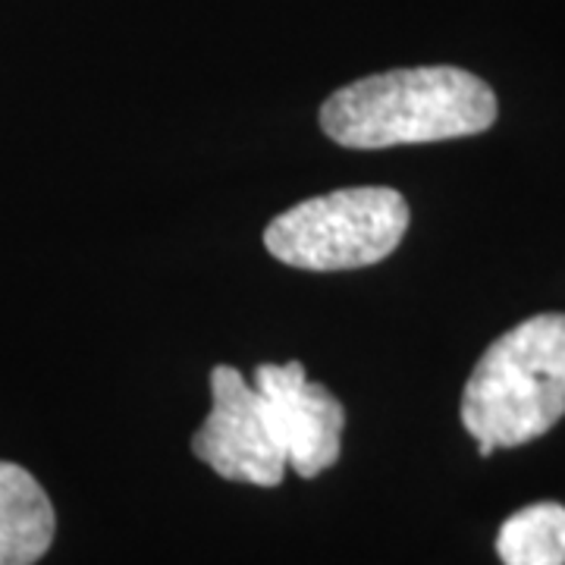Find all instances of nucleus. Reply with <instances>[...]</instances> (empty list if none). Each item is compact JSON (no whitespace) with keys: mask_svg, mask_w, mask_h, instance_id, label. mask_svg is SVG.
<instances>
[{"mask_svg":"<svg viewBox=\"0 0 565 565\" xmlns=\"http://www.w3.org/2000/svg\"><path fill=\"white\" fill-rule=\"evenodd\" d=\"M497 122V95L459 66H415L349 82L321 107V129L343 148H393L478 136Z\"/></svg>","mask_w":565,"mask_h":565,"instance_id":"obj_1","label":"nucleus"},{"mask_svg":"<svg viewBox=\"0 0 565 565\" xmlns=\"http://www.w3.org/2000/svg\"><path fill=\"white\" fill-rule=\"evenodd\" d=\"M565 415V315L546 311L505 330L475 364L462 424L481 456L544 437Z\"/></svg>","mask_w":565,"mask_h":565,"instance_id":"obj_2","label":"nucleus"},{"mask_svg":"<svg viewBox=\"0 0 565 565\" xmlns=\"http://www.w3.org/2000/svg\"><path fill=\"white\" fill-rule=\"evenodd\" d=\"M408 221V202L396 189L352 185L282 211L264 230V245L302 270H355L390 258Z\"/></svg>","mask_w":565,"mask_h":565,"instance_id":"obj_3","label":"nucleus"},{"mask_svg":"<svg viewBox=\"0 0 565 565\" xmlns=\"http://www.w3.org/2000/svg\"><path fill=\"white\" fill-rule=\"evenodd\" d=\"M192 452L239 484L277 487L289 468L258 390L230 364L211 371V415L192 437Z\"/></svg>","mask_w":565,"mask_h":565,"instance_id":"obj_4","label":"nucleus"},{"mask_svg":"<svg viewBox=\"0 0 565 565\" xmlns=\"http://www.w3.org/2000/svg\"><path fill=\"white\" fill-rule=\"evenodd\" d=\"M255 390L296 475L318 478L330 465H337L345 408L327 386L305 377L302 362L258 364Z\"/></svg>","mask_w":565,"mask_h":565,"instance_id":"obj_5","label":"nucleus"},{"mask_svg":"<svg viewBox=\"0 0 565 565\" xmlns=\"http://www.w3.org/2000/svg\"><path fill=\"white\" fill-rule=\"evenodd\" d=\"M57 531L54 505L20 465L0 462V565H35Z\"/></svg>","mask_w":565,"mask_h":565,"instance_id":"obj_6","label":"nucleus"},{"mask_svg":"<svg viewBox=\"0 0 565 565\" xmlns=\"http://www.w3.org/2000/svg\"><path fill=\"white\" fill-rule=\"evenodd\" d=\"M497 553L503 565H565V505L534 503L509 515Z\"/></svg>","mask_w":565,"mask_h":565,"instance_id":"obj_7","label":"nucleus"}]
</instances>
